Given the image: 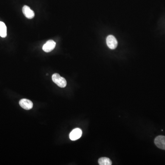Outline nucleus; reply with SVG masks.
<instances>
[{"label":"nucleus","mask_w":165,"mask_h":165,"mask_svg":"<svg viewBox=\"0 0 165 165\" xmlns=\"http://www.w3.org/2000/svg\"><path fill=\"white\" fill-rule=\"evenodd\" d=\"M52 79L54 82L61 88H64L67 85L66 79L61 76L58 74H53L52 76Z\"/></svg>","instance_id":"obj_1"},{"label":"nucleus","mask_w":165,"mask_h":165,"mask_svg":"<svg viewBox=\"0 0 165 165\" xmlns=\"http://www.w3.org/2000/svg\"><path fill=\"white\" fill-rule=\"evenodd\" d=\"M56 45V42L54 40H50L44 44L42 49L45 53H50L54 49Z\"/></svg>","instance_id":"obj_2"},{"label":"nucleus","mask_w":165,"mask_h":165,"mask_svg":"<svg viewBox=\"0 0 165 165\" xmlns=\"http://www.w3.org/2000/svg\"><path fill=\"white\" fill-rule=\"evenodd\" d=\"M154 144L157 147L161 149L165 150V136H157L154 139Z\"/></svg>","instance_id":"obj_3"},{"label":"nucleus","mask_w":165,"mask_h":165,"mask_svg":"<svg viewBox=\"0 0 165 165\" xmlns=\"http://www.w3.org/2000/svg\"><path fill=\"white\" fill-rule=\"evenodd\" d=\"M82 131L79 128H76L72 130L69 134V138L70 139L73 141L79 139L82 136Z\"/></svg>","instance_id":"obj_4"},{"label":"nucleus","mask_w":165,"mask_h":165,"mask_svg":"<svg viewBox=\"0 0 165 165\" xmlns=\"http://www.w3.org/2000/svg\"><path fill=\"white\" fill-rule=\"evenodd\" d=\"M19 104L21 107L25 110L31 109L33 107V102L31 100L26 99H21L19 102Z\"/></svg>","instance_id":"obj_5"},{"label":"nucleus","mask_w":165,"mask_h":165,"mask_svg":"<svg viewBox=\"0 0 165 165\" xmlns=\"http://www.w3.org/2000/svg\"><path fill=\"white\" fill-rule=\"evenodd\" d=\"M107 43L109 48L111 49H115L117 45V41L114 36L110 35L107 38Z\"/></svg>","instance_id":"obj_6"},{"label":"nucleus","mask_w":165,"mask_h":165,"mask_svg":"<svg viewBox=\"0 0 165 165\" xmlns=\"http://www.w3.org/2000/svg\"><path fill=\"white\" fill-rule=\"evenodd\" d=\"M22 11L24 16L27 19H32L35 17V13L34 11L31 10L30 7L27 6L25 5L23 6Z\"/></svg>","instance_id":"obj_7"},{"label":"nucleus","mask_w":165,"mask_h":165,"mask_svg":"<svg viewBox=\"0 0 165 165\" xmlns=\"http://www.w3.org/2000/svg\"><path fill=\"white\" fill-rule=\"evenodd\" d=\"M0 36L2 38L6 37L7 36V28L5 24L0 21Z\"/></svg>","instance_id":"obj_8"},{"label":"nucleus","mask_w":165,"mask_h":165,"mask_svg":"<svg viewBox=\"0 0 165 165\" xmlns=\"http://www.w3.org/2000/svg\"><path fill=\"white\" fill-rule=\"evenodd\" d=\"M99 164V165H111L112 162L109 158L108 157H101L98 160Z\"/></svg>","instance_id":"obj_9"}]
</instances>
